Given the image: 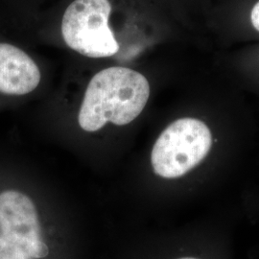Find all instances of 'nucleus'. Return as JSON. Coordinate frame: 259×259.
Here are the masks:
<instances>
[{
    "instance_id": "6",
    "label": "nucleus",
    "mask_w": 259,
    "mask_h": 259,
    "mask_svg": "<svg viewBox=\"0 0 259 259\" xmlns=\"http://www.w3.org/2000/svg\"><path fill=\"white\" fill-rule=\"evenodd\" d=\"M250 20L252 26L259 32V1L253 6L250 12Z\"/></svg>"
},
{
    "instance_id": "2",
    "label": "nucleus",
    "mask_w": 259,
    "mask_h": 259,
    "mask_svg": "<svg viewBox=\"0 0 259 259\" xmlns=\"http://www.w3.org/2000/svg\"><path fill=\"white\" fill-rule=\"evenodd\" d=\"M212 136L203 121L184 117L172 122L157 139L151 163L157 176L177 179L197 166L207 156Z\"/></svg>"
},
{
    "instance_id": "4",
    "label": "nucleus",
    "mask_w": 259,
    "mask_h": 259,
    "mask_svg": "<svg viewBox=\"0 0 259 259\" xmlns=\"http://www.w3.org/2000/svg\"><path fill=\"white\" fill-rule=\"evenodd\" d=\"M48 253L33 201L18 190L0 192V259H41Z\"/></svg>"
},
{
    "instance_id": "7",
    "label": "nucleus",
    "mask_w": 259,
    "mask_h": 259,
    "mask_svg": "<svg viewBox=\"0 0 259 259\" xmlns=\"http://www.w3.org/2000/svg\"><path fill=\"white\" fill-rule=\"evenodd\" d=\"M178 259H199V258H195V257H182V258H178Z\"/></svg>"
},
{
    "instance_id": "5",
    "label": "nucleus",
    "mask_w": 259,
    "mask_h": 259,
    "mask_svg": "<svg viewBox=\"0 0 259 259\" xmlns=\"http://www.w3.org/2000/svg\"><path fill=\"white\" fill-rule=\"evenodd\" d=\"M40 79L38 66L25 51L0 42V93L25 95L37 89Z\"/></svg>"
},
{
    "instance_id": "1",
    "label": "nucleus",
    "mask_w": 259,
    "mask_h": 259,
    "mask_svg": "<svg viewBox=\"0 0 259 259\" xmlns=\"http://www.w3.org/2000/svg\"><path fill=\"white\" fill-rule=\"evenodd\" d=\"M150 97V83L139 71L111 66L94 75L88 84L78 122L87 132H96L108 122L124 126L144 110Z\"/></svg>"
},
{
    "instance_id": "3",
    "label": "nucleus",
    "mask_w": 259,
    "mask_h": 259,
    "mask_svg": "<svg viewBox=\"0 0 259 259\" xmlns=\"http://www.w3.org/2000/svg\"><path fill=\"white\" fill-rule=\"evenodd\" d=\"M109 0H74L64 13L62 36L66 46L81 55L100 59L115 55L119 44L110 26Z\"/></svg>"
}]
</instances>
